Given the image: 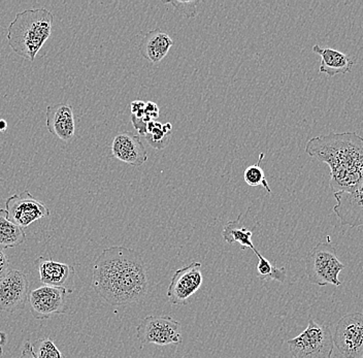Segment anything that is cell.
Wrapping results in <instances>:
<instances>
[{"instance_id":"3957f363","label":"cell","mask_w":363,"mask_h":358,"mask_svg":"<svg viewBox=\"0 0 363 358\" xmlns=\"http://www.w3.org/2000/svg\"><path fill=\"white\" fill-rule=\"evenodd\" d=\"M54 16L48 9H27L18 13L8 27L9 46L31 62L51 36Z\"/></svg>"},{"instance_id":"4dcf8cb0","label":"cell","mask_w":363,"mask_h":358,"mask_svg":"<svg viewBox=\"0 0 363 358\" xmlns=\"http://www.w3.org/2000/svg\"><path fill=\"white\" fill-rule=\"evenodd\" d=\"M2 354H4V346L0 344V357H2Z\"/></svg>"},{"instance_id":"30bf717a","label":"cell","mask_w":363,"mask_h":358,"mask_svg":"<svg viewBox=\"0 0 363 358\" xmlns=\"http://www.w3.org/2000/svg\"><path fill=\"white\" fill-rule=\"evenodd\" d=\"M203 282L201 262H194L176 271L167 289V300L174 306L186 305Z\"/></svg>"},{"instance_id":"603a6c76","label":"cell","mask_w":363,"mask_h":358,"mask_svg":"<svg viewBox=\"0 0 363 358\" xmlns=\"http://www.w3.org/2000/svg\"><path fill=\"white\" fill-rule=\"evenodd\" d=\"M33 348L38 358H67L50 337L34 342Z\"/></svg>"},{"instance_id":"83f0119b","label":"cell","mask_w":363,"mask_h":358,"mask_svg":"<svg viewBox=\"0 0 363 358\" xmlns=\"http://www.w3.org/2000/svg\"><path fill=\"white\" fill-rule=\"evenodd\" d=\"M19 358H38L36 357L35 353H34L30 342H26V343L24 344V348H23L21 355H20Z\"/></svg>"},{"instance_id":"5bb4252c","label":"cell","mask_w":363,"mask_h":358,"mask_svg":"<svg viewBox=\"0 0 363 358\" xmlns=\"http://www.w3.org/2000/svg\"><path fill=\"white\" fill-rule=\"evenodd\" d=\"M111 150L113 157L131 167H140L147 160V153L143 140L138 135L131 133H122L116 135Z\"/></svg>"},{"instance_id":"1f68e13d","label":"cell","mask_w":363,"mask_h":358,"mask_svg":"<svg viewBox=\"0 0 363 358\" xmlns=\"http://www.w3.org/2000/svg\"><path fill=\"white\" fill-rule=\"evenodd\" d=\"M360 358H363V354H362V357H360Z\"/></svg>"},{"instance_id":"277c9868","label":"cell","mask_w":363,"mask_h":358,"mask_svg":"<svg viewBox=\"0 0 363 358\" xmlns=\"http://www.w3.org/2000/svg\"><path fill=\"white\" fill-rule=\"evenodd\" d=\"M287 344L292 358H333L335 349L330 328L312 318L306 330Z\"/></svg>"},{"instance_id":"e0dca14e","label":"cell","mask_w":363,"mask_h":358,"mask_svg":"<svg viewBox=\"0 0 363 358\" xmlns=\"http://www.w3.org/2000/svg\"><path fill=\"white\" fill-rule=\"evenodd\" d=\"M313 52L321 56L319 72L329 77L345 74L351 72L354 60L350 56L333 47H322L319 45L313 47Z\"/></svg>"},{"instance_id":"7a4b0ae2","label":"cell","mask_w":363,"mask_h":358,"mask_svg":"<svg viewBox=\"0 0 363 358\" xmlns=\"http://www.w3.org/2000/svg\"><path fill=\"white\" fill-rule=\"evenodd\" d=\"M311 157L330 167L329 186L335 192H351L363 182V138L356 133H329L306 144Z\"/></svg>"},{"instance_id":"2e32d148","label":"cell","mask_w":363,"mask_h":358,"mask_svg":"<svg viewBox=\"0 0 363 358\" xmlns=\"http://www.w3.org/2000/svg\"><path fill=\"white\" fill-rule=\"evenodd\" d=\"M174 45V42L169 33L157 28L149 31L143 36L138 49L143 57L156 65L167 55L170 47Z\"/></svg>"},{"instance_id":"f546056e","label":"cell","mask_w":363,"mask_h":358,"mask_svg":"<svg viewBox=\"0 0 363 358\" xmlns=\"http://www.w3.org/2000/svg\"><path fill=\"white\" fill-rule=\"evenodd\" d=\"M0 344H1L2 346L6 345V332H0Z\"/></svg>"},{"instance_id":"6da1fadb","label":"cell","mask_w":363,"mask_h":358,"mask_svg":"<svg viewBox=\"0 0 363 358\" xmlns=\"http://www.w3.org/2000/svg\"><path fill=\"white\" fill-rule=\"evenodd\" d=\"M92 287L111 306H126L146 298V264L138 251L123 246L104 249L93 267Z\"/></svg>"},{"instance_id":"52a82bcc","label":"cell","mask_w":363,"mask_h":358,"mask_svg":"<svg viewBox=\"0 0 363 358\" xmlns=\"http://www.w3.org/2000/svg\"><path fill=\"white\" fill-rule=\"evenodd\" d=\"M333 343L345 358H360L363 354V313L345 315L337 321Z\"/></svg>"},{"instance_id":"8fae6325","label":"cell","mask_w":363,"mask_h":358,"mask_svg":"<svg viewBox=\"0 0 363 358\" xmlns=\"http://www.w3.org/2000/svg\"><path fill=\"white\" fill-rule=\"evenodd\" d=\"M29 280L20 269H11L0 279V311L13 313L24 309L28 301Z\"/></svg>"},{"instance_id":"4316f807","label":"cell","mask_w":363,"mask_h":358,"mask_svg":"<svg viewBox=\"0 0 363 358\" xmlns=\"http://www.w3.org/2000/svg\"><path fill=\"white\" fill-rule=\"evenodd\" d=\"M131 106V116H135V118L144 117L145 106L146 103L142 101H135L130 104Z\"/></svg>"},{"instance_id":"7c38bea8","label":"cell","mask_w":363,"mask_h":358,"mask_svg":"<svg viewBox=\"0 0 363 358\" xmlns=\"http://www.w3.org/2000/svg\"><path fill=\"white\" fill-rule=\"evenodd\" d=\"M337 205L333 212L342 225L363 226V182L351 192H335Z\"/></svg>"},{"instance_id":"8992f818","label":"cell","mask_w":363,"mask_h":358,"mask_svg":"<svg viewBox=\"0 0 363 358\" xmlns=\"http://www.w3.org/2000/svg\"><path fill=\"white\" fill-rule=\"evenodd\" d=\"M181 326V323L174 320L172 317L150 315L136 328V339L140 342V348L147 344L180 345L183 341Z\"/></svg>"},{"instance_id":"9a60e30c","label":"cell","mask_w":363,"mask_h":358,"mask_svg":"<svg viewBox=\"0 0 363 358\" xmlns=\"http://www.w3.org/2000/svg\"><path fill=\"white\" fill-rule=\"evenodd\" d=\"M40 282L47 286L65 287L72 282L76 269L72 264L54 262L51 258L40 256L35 260ZM70 290V289H69Z\"/></svg>"},{"instance_id":"f1b7e54d","label":"cell","mask_w":363,"mask_h":358,"mask_svg":"<svg viewBox=\"0 0 363 358\" xmlns=\"http://www.w3.org/2000/svg\"><path fill=\"white\" fill-rule=\"evenodd\" d=\"M8 128V123L6 120L0 119V131H6Z\"/></svg>"},{"instance_id":"44dd1931","label":"cell","mask_w":363,"mask_h":358,"mask_svg":"<svg viewBox=\"0 0 363 358\" xmlns=\"http://www.w3.org/2000/svg\"><path fill=\"white\" fill-rule=\"evenodd\" d=\"M255 255L258 258L257 275L261 281L274 280L280 283L285 282L286 278H287V271L285 267L274 266L258 250L256 251Z\"/></svg>"},{"instance_id":"5b68a950","label":"cell","mask_w":363,"mask_h":358,"mask_svg":"<svg viewBox=\"0 0 363 358\" xmlns=\"http://www.w3.org/2000/svg\"><path fill=\"white\" fill-rule=\"evenodd\" d=\"M344 269L345 264L340 262L337 250L330 244H317L306 255V276L312 284L318 286H340L339 276Z\"/></svg>"},{"instance_id":"9c48e42d","label":"cell","mask_w":363,"mask_h":358,"mask_svg":"<svg viewBox=\"0 0 363 358\" xmlns=\"http://www.w3.org/2000/svg\"><path fill=\"white\" fill-rule=\"evenodd\" d=\"M6 210L9 219L22 228H28L34 222L51 214L47 206L33 197L28 190L9 197L6 201Z\"/></svg>"},{"instance_id":"ac0fdd59","label":"cell","mask_w":363,"mask_h":358,"mask_svg":"<svg viewBox=\"0 0 363 358\" xmlns=\"http://www.w3.org/2000/svg\"><path fill=\"white\" fill-rule=\"evenodd\" d=\"M240 218H242V214L238 215V219L227 222L223 231H222V237H223L224 241L227 244L238 243L242 246V249H244V250L250 248L255 253L257 249L255 248L253 242H252V235H253L257 226H254L252 230L245 228L240 222Z\"/></svg>"},{"instance_id":"d4e9b609","label":"cell","mask_w":363,"mask_h":358,"mask_svg":"<svg viewBox=\"0 0 363 358\" xmlns=\"http://www.w3.org/2000/svg\"><path fill=\"white\" fill-rule=\"evenodd\" d=\"M159 116V108L157 104L155 103H152V101H149V103H146V106H145V113L144 117L147 121H153L157 118Z\"/></svg>"},{"instance_id":"d6986e66","label":"cell","mask_w":363,"mask_h":358,"mask_svg":"<svg viewBox=\"0 0 363 358\" xmlns=\"http://www.w3.org/2000/svg\"><path fill=\"white\" fill-rule=\"evenodd\" d=\"M25 240L24 228L9 219L6 208H0V248H15L24 243Z\"/></svg>"},{"instance_id":"7402d4cb","label":"cell","mask_w":363,"mask_h":358,"mask_svg":"<svg viewBox=\"0 0 363 358\" xmlns=\"http://www.w3.org/2000/svg\"><path fill=\"white\" fill-rule=\"evenodd\" d=\"M264 160V153L259 154L258 162L255 164L250 165L247 167L244 173V180L249 186L252 187H257V186H262L269 194H272V189L267 183V177H265L264 171H263L261 163Z\"/></svg>"},{"instance_id":"ba28073f","label":"cell","mask_w":363,"mask_h":358,"mask_svg":"<svg viewBox=\"0 0 363 358\" xmlns=\"http://www.w3.org/2000/svg\"><path fill=\"white\" fill-rule=\"evenodd\" d=\"M72 290L65 287H38L29 292V309L34 318L45 320L54 315H63L67 313V294Z\"/></svg>"},{"instance_id":"4fadbf2b","label":"cell","mask_w":363,"mask_h":358,"mask_svg":"<svg viewBox=\"0 0 363 358\" xmlns=\"http://www.w3.org/2000/svg\"><path fill=\"white\" fill-rule=\"evenodd\" d=\"M45 126L54 137L63 142H70L76 133L72 106L67 104L48 106L45 111Z\"/></svg>"},{"instance_id":"ffe728a7","label":"cell","mask_w":363,"mask_h":358,"mask_svg":"<svg viewBox=\"0 0 363 358\" xmlns=\"http://www.w3.org/2000/svg\"><path fill=\"white\" fill-rule=\"evenodd\" d=\"M172 126L170 123L163 124L150 121L147 125L146 139L152 147L156 149H164L169 145L172 135Z\"/></svg>"},{"instance_id":"484cf974","label":"cell","mask_w":363,"mask_h":358,"mask_svg":"<svg viewBox=\"0 0 363 358\" xmlns=\"http://www.w3.org/2000/svg\"><path fill=\"white\" fill-rule=\"evenodd\" d=\"M10 260L4 253V249L0 248V279L4 277L11 271Z\"/></svg>"},{"instance_id":"cb8c5ba5","label":"cell","mask_w":363,"mask_h":358,"mask_svg":"<svg viewBox=\"0 0 363 358\" xmlns=\"http://www.w3.org/2000/svg\"><path fill=\"white\" fill-rule=\"evenodd\" d=\"M201 4L199 1H169V4L174 6V10L177 11L180 15L186 18L196 17L199 11H197V6Z\"/></svg>"}]
</instances>
